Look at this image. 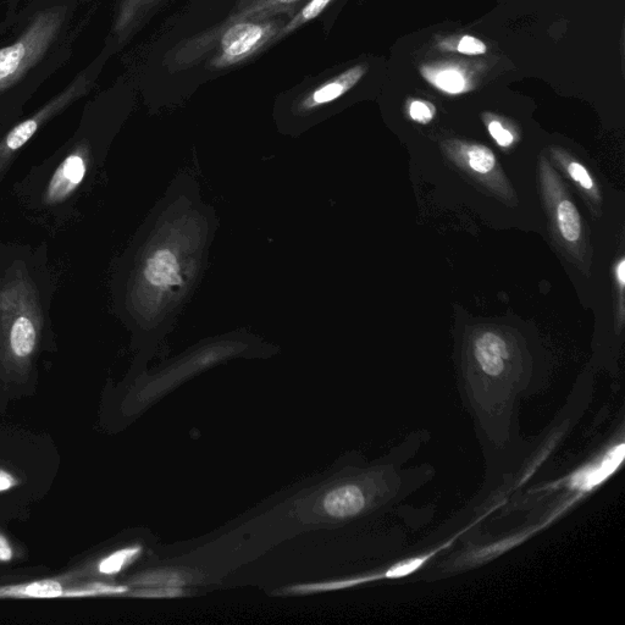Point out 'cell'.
I'll return each instance as SVG.
<instances>
[{
	"mask_svg": "<svg viewBox=\"0 0 625 625\" xmlns=\"http://www.w3.org/2000/svg\"><path fill=\"white\" fill-rule=\"evenodd\" d=\"M140 583L147 586L156 585L159 588H175V585H180L182 582L179 574L160 572L151 577L142 578Z\"/></svg>",
	"mask_w": 625,
	"mask_h": 625,
	"instance_id": "obj_19",
	"label": "cell"
},
{
	"mask_svg": "<svg viewBox=\"0 0 625 625\" xmlns=\"http://www.w3.org/2000/svg\"><path fill=\"white\" fill-rule=\"evenodd\" d=\"M464 156L467 158L470 169L474 170L475 173L485 175L491 173L492 169L495 168V154L491 149L484 146H468L464 151Z\"/></svg>",
	"mask_w": 625,
	"mask_h": 625,
	"instance_id": "obj_16",
	"label": "cell"
},
{
	"mask_svg": "<svg viewBox=\"0 0 625 625\" xmlns=\"http://www.w3.org/2000/svg\"><path fill=\"white\" fill-rule=\"evenodd\" d=\"M87 167L85 159L80 154H71L54 174L51 185L48 188V198L51 202L63 201L75 191L82 180L85 179Z\"/></svg>",
	"mask_w": 625,
	"mask_h": 625,
	"instance_id": "obj_9",
	"label": "cell"
},
{
	"mask_svg": "<svg viewBox=\"0 0 625 625\" xmlns=\"http://www.w3.org/2000/svg\"><path fill=\"white\" fill-rule=\"evenodd\" d=\"M333 2L334 0H308L300 10L296 11V13L290 16V19L286 21L278 37H276V42L284 40L285 37L291 35V33L300 29L303 25L317 19Z\"/></svg>",
	"mask_w": 625,
	"mask_h": 625,
	"instance_id": "obj_12",
	"label": "cell"
},
{
	"mask_svg": "<svg viewBox=\"0 0 625 625\" xmlns=\"http://www.w3.org/2000/svg\"><path fill=\"white\" fill-rule=\"evenodd\" d=\"M289 20V14L270 18L240 19L220 22L208 31L179 44L167 57L171 69H187L196 65L210 52L208 68L225 70L247 62L276 43V37Z\"/></svg>",
	"mask_w": 625,
	"mask_h": 625,
	"instance_id": "obj_2",
	"label": "cell"
},
{
	"mask_svg": "<svg viewBox=\"0 0 625 625\" xmlns=\"http://www.w3.org/2000/svg\"><path fill=\"white\" fill-rule=\"evenodd\" d=\"M368 505V491L357 483H350L326 492L320 502V511L330 518L346 519L359 516Z\"/></svg>",
	"mask_w": 625,
	"mask_h": 625,
	"instance_id": "obj_7",
	"label": "cell"
},
{
	"mask_svg": "<svg viewBox=\"0 0 625 625\" xmlns=\"http://www.w3.org/2000/svg\"><path fill=\"white\" fill-rule=\"evenodd\" d=\"M303 0H240L229 16V21L240 19L270 18L279 14L296 13V5Z\"/></svg>",
	"mask_w": 625,
	"mask_h": 625,
	"instance_id": "obj_10",
	"label": "cell"
},
{
	"mask_svg": "<svg viewBox=\"0 0 625 625\" xmlns=\"http://www.w3.org/2000/svg\"><path fill=\"white\" fill-rule=\"evenodd\" d=\"M160 2L162 0H121L113 26L114 40L125 43L134 36Z\"/></svg>",
	"mask_w": 625,
	"mask_h": 625,
	"instance_id": "obj_8",
	"label": "cell"
},
{
	"mask_svg": "<svg viewBox=\"0 0 625 625\" xmlns=\"http://www.w3.org/2000/svg\"><path fill=\"white\" fill-rule=\"evenodd\" d=\"M129 593L127 586H114L103 583H92L80 586H68L57 579L36 580V582L0 586V600H53V599H84L107 595H123Z\"/></svg>",
	"mask_w": 625,
	"mask_h": 625,
	"instance_id": "obj_4",
	"label": "cell"
},
{
	"mask_svg": "<svg viewBox=\"0 0 625 625\" xmlns=\"http://www.w3.org/2000/svg\"><path fill=\"white\" fill-rule=\"evenodd\" d=\"M19 484L18 478L14 477L13 474L7 472V470L0 469V492L14 489Z\"/></svg>",
	"mask_w": 625,
	"mask_h": 625,
	"instance_id": "obj_21",
	"label": "cell"
},
{
	"mask_svg": "<svg viewBox=\"0 0 625 625\" xmlns=\"http://www.w3.org/2000/svg\"><path fill=\"white\" fill-rule=\"evenodd\" d=\"M407 112L409 118L416 123L428 124L435 118L436 108L433 103L423 101V99H409Z\"/></svg>",
	"mask_w": 625,
	"mask_h": 625,
	"instance_id": "obj_17",
	"label": "cell"
},
{
	"mask_svg": "<svg viewBox=\"0 0 625 625\" xmlns=\"http://www.w3.org/2000/svg\"><path fill=\"white\" fill-rule=\"evenodd\" d=\"M219 228L213 206L204 201L201 185L190 171L175 175L138 237L129 311L141 340L158 347L206 273Z\"/></svg>",
	"mask_w": 625,
	"mask_h": 625,
	"instance_id": "obj_1",
	"label": "cell"
},
{
	"mask_svg": "<svg viewBox=\"0 0 625 625\" xmlns=\"http://www.w3.org/2000/svg\"><path fill=\"white\" fill-rule=\"evenodd\" d=\"M141 552L142 549L140 546H131L110 553L109 556L104 557L103 560L98 563V572L103 575L118 574L129 566V564L134 562L136 558L141 555Z\"/></svg>",
	"mask_w": 625,
	"mask_h": 625,
	"instance_id": "obj_14",
	"label": "cell"
},
{
	"mask_svg": "<svg viewBox=\"0 0 625 625\" xmlns=\"http://www.w3.org/2000/svg\"><path fill=\"white\" fill-rule=\"evenodd\" d=\"M568 173L571 178L578 182L580 186L586 191H593L595 188L594 181L591 179L589 171L586 170L582 164L577 162H571L568 164Z\"/></svg>",
	"mask_w": 625,
	"mask_h": 625,
	"instance_id": "obj_20",
	"label": "cell"
},
{
	"mask_svg": "<svg viewBox=\"0 0 625 625\" xmlns=\"http://www.w3.org/2000/svg\"><path fill=\"white\" fill-rule=\"evenodd\" d=\"M441 51L457 52L467 57H480L488 53V46L478 37L464 35L457 38H447L440 42Z\"/></svg>",
	"mask_w": 625,
	"mask_h": 625,
	"instance_id": "obj_15",
	"label": "cell"
},
{
	"mask_svg": "<svg viewBox=\"0 0 625 625\" xmlns=\"http://www.w3.org/2000/svg\"><path fill=\"white\" fill-rule=\"evenodd\" d=\"M37 334L35 326L27 317H20L15 320L10 333V347L14 355L19 358H26L35 350Z\"/></svg>",
	"mask_w": 625,
	"mask_h": 625,
	"instance_id": "obj_11",
	"label": "cell"
},
{
	"mask_svg": "<svg viewBox=\"0 0 625 625\" xmlns=\"http://www.w3.org/2000/svg\"><path fill=\"white\" fill-rule=\"evenodd\" d=\"M557 223L561 235L567 242L575 243L582 236V219L578 208L569 199H564L557 206Z\"/></svg>",
	"mask_w": 625,
	"mask_h": 625,
	"instance_id": "obj_13",
	"label": "cell"
},
{
	"mask_svg": "<svg viewBox=\"0 0 625 625\" xmlns=\"http://www.w3.org/2000/svg\"><path fill=\"white\" fill-rule=\"evenodd\" d=\"M488 131L492 138L496 141L497 145L507 148L511 147L514 143V136L511 130L506 129L499 119H490L488 123Z\"/></svg>",
	"mask_w": 625,
	"mask_h": 625,
	"instance_id": "obj_18",
	"label": "cell"
},
{
	"mask_svg": "<svg viewBox=\"0 0 625 625\" xmlns=\"http://www.w3.org/2000/svg\"><path fill=\"white\" fill-rule=\"evenodd\" d=\"M419 73L429 85L448 96L468 93L478 84L477 70L456 60L423 64Z\"/></svg>",
	"mask_w": 625,
	"mask_h": 625,
	"instance_id": "obj_6",
	"label": "cell"
},
{
	"mask_svg": "<svg viewBox=\"0 0 625 625\" xmlns=\"http://www.w3.org/2000/svg\"><path fill=\"white\" fill-rule=\"evenodd\" d=\"M14 552L10 542L3 534H0V562L8 563L13 560Z\"/></svg>",
	"mask_w": 625,
	"mask_h": 625,
	"instance_id": "obj_22",
	"label": "cell"
},
{
	"mask_svg": "<svg viewBox=\"0 0 625 625\" xmlns=\"http://www.w3.org/2000/svg\"><path fill=\"white\" fill-rule=\"evenodd\" d=\"M367 64H358L347 69L333 79L325 81L324 84L313 88L312 91L302 94L293 102L290 113L293 120L298 123L309 121L312 116L322 112L325 107L339 101L346 93L355 88L359 81L368 73Z\"/></svg>",
	"mask_w": 625,
	"mask_h": 625,
	"instance_id": "obj_5",
	"label": "cell"
},
{
	"mask_svg": "<svg viewBox=\"0 0 625 625\" xmlns=\"http://www.w3.org/2000/svg\"><path fill=\"white\" fill-rule=\"evenodd\" d=\"M617 276H618L619 284H621V286L623 287L625 284V262L624 261H621L618 264Z\"/></svg>",
	"mask_w": 625,
	"mask_h": 625,
	"instance_id": "obj_23",
	"label": "cell"
},
{
	"mask_svg": "<svg viewBox=\"0 0 625 625\" xmlns=\"http://www.w3.org/2000/svg\"><path fill=\"white\" fill-rule=\"evenodd\" d=\"M68 14L66 5L37 11L19 37L0 49V93L18 85L46 58L62 35Z\"/></svg>",
	"mask_w": 625,
	"mask_h": 625,
	"instance_id": "obj_3",
	"label": "cell"
}]
</instances>
